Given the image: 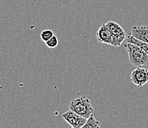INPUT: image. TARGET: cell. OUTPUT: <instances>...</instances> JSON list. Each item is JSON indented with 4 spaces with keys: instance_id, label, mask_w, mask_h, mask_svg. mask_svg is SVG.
<instances>
[{
    "instance_id": "6da1fadb",
    "label": "cell",
    "mask_w": 148,
    "mask_h": 128,
    "mask_svg": "<svg viewBox=\"0 0 148 128\" xmlns=\"http://www.w3.org/2000/svg\"><path fill=\"white\" fill-rule=\"evenodd\" d=\"M69 107L70 110L87 119L94 114L95 111L91 100L86 97H78L72 99Z\"/></svg>"
},
{
    "instance_id": "7a4b0ae2",
    "label": "cell",
    "mask_w": 148,
    "mask_h": 128,
    "mask_svg": "<svg viewBox=\"0 0 148 128\" xmlns=\"http://www.w3.org/2000/svg\"><path fill=\"white\" fill-rule=\"evenodd\" d=\"M124 47L128 53L129 60L132 65L136 67L148 65V55L139 46L127 42Z\"/></svg>"
},
{
    "instance_id": "3957f363",
    "label": "cell",
    "mask_w": 148,
    "mask_h": 128,
    "mask_svg": "<svg viewBox=\"0 0 148 128\" xmlns=\"http://www.w3.org/2000/svg\"><path fill=\"white\" fill-rule=\"evenodd\" d=\"M106 25L111 31L113 37L112 46L114 47H119L122 43L126 38V34L123 28L117 24L112 21H109L106 23Z\"/></svg>"
},
{
    "instance_id": "277c9868",
    "label": "cell",
    "mask_w": 148,
    "mask_h": 128,
    "mask_svg": "<svg viewBox=\"0 0 148 128\" xmlns=\"http://www.w3.org/2000/svg\"><path fill=\"white\" fill-rule=\"evenodd\" d=\"M130 80L138 87L144 86L148 82V69L137 66L130 74Z\"/></svg>"
},
{
    "instance_id": "5b68a950",
    "label": "cell",
    "mask_w": 148,
    "mask_h": 128,
    "mask_svg": "<svg viewBox=\"0 0 148 128\" xmlns=\"http://www.w3.org/2000/svg\"><path fill=\"white\" fill-rule=\"evenodd\" d=\"M62 117L66 122L73 128H80L86 122L87 118L80 116L72 110H68L62 114Z\"/></svg>"
},
{
    "instance_id": "8992f818",
    "label": "cell",
    "mask_w": 148,
    "mask_h": 128,
    "mask_svg": "<svg viewBox=\"0 0 148 128\" xmlns=\"http://www.w3.org/2000/svg\"><path fill=\"white\" fill-rule=\"evenodd\" d=\"M97 41L101 44L112 45L113 37L111 31L108 29L106 24L102 25L96 33Z\"/></svg>"
},
{
    "instance_id": "52a82bcc",
    "label": "cell",
    "mask_w": 148,
    "mask_h": 128,
    "mask_svg": "<svg viewBox=\"0 0 148 128\" xmlns=\"http://www.w3.org/2000/svg\"><path fill=\"white\" fill-rule=\"evenodd\" d=\"M130 35L138 40L148 44L147 26H134L131 29Z\"/></svg>"
},
{
    "instance_id": "ba28073f",
    "label": "cell",
    "mask_w": 148,
    "mask_h": 128,
    "mask_svg": "<svg viewBox=\"0 0 148 128\" xmlns=\"http://www.w3.org/2000/svg\"><path fill=\"white\" fill-rule=\"evenodd\" d=\"M126 41L128 43H133V44H135L136 45L139 46L144 51L147 53V55H148V44L147 43L143 42V41L138 40L136 38H134V36H132L131 35L129 34L127 35V37H126Z\"/></svg>"
},
{
    "instance_id": "9c48e42d",
    "label": "cell",
    "mask_w": 148,
    "mask_h": 128,
    "mask_svg": "<svg viewBox=\"0 0 148 128\" xmlns=\"http://www.w3.org/2000/svg\"><path fill=\"white\" fill-rule=\"evenodd\" d=\"M100 122L95 118L94 115H91L89 118L87 119L86 122L85 123L82 127L80 128H100Z\"/></svg>"
},
{
    "instance_id": "30bf717a",
    "label": "cell",
    "mask_w": 148,
    "mask_h": 128,
    "mask_svg": "<svg viewBox=\"0 0 148 128\" xmlns=\"http://www.w3.org/2000/svg\"><path fill=\"white\" fill-rule=\"evenodd\" d=\"M54 36L53 31L51 29H45L41 33V38L44 42L47 41Z\"/></svg>"
},
{
    "instance_id": "8fae6325",
    "label": "cell",
    "mask_w": 148,
    "mask_h": 128,
    "mask_svg": "<svg viewBox=\"0 0 148 128\" xmlns=\"http://www.w3.org/2000/svg\"><path fill=\"white\" fill-rule=\"evenodd\" d=\"M45 44L47 47L50 48V49L56 48L58 45V38L57 36L54 35L49 40H48L47 41H46Z\"/></svg>"
},
{
    "instance_id": "7c38bea8",
    "label": "cell",
    "mask_w": 148,
    "mask_h": 128,
    "mask_svg": "<svg viewBox=\"0 0 148 128\" xmlns=\"http://www.w3.org/2000/svg\"><path fill=\"white\" fill-rule=\"evenodd\" d=\"M4 85H5V82H2V85H0V90H2V88H4Z\"/></svg>"
},
{
    "instance_id": "4fadbf2b",
    "label": "cell",
    "mask_w": 148,
    "mask_h": 128,
    "mask_svg": "<svg viewBox=\"0 0 148 128\" xmlns=\"http://www.w3.org/2000/svg\"><path fill=\"white\" fill-rule=\"evenodd\" d=\"M68 128H73V127H71V126H69Z\"/></svg>"
}]
</instances>
